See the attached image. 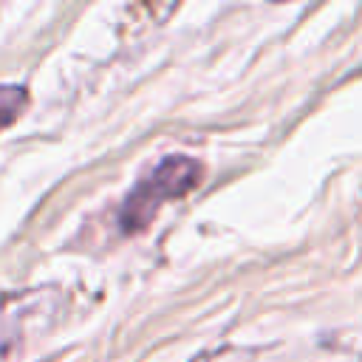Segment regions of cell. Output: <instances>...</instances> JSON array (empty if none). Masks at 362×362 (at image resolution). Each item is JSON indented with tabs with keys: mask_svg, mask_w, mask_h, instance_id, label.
I'll use <instances>...</instances> for the list:
<instances>
[{
	"mask_svg": "<svg viewBox=\"0 0 362 362\" xmlns=\"http://www.w3.org/2000/svg\"><path fill=\"white\" fill-rule=\"evenodd\" d=\"M201 175H204V167L189 156H167V158H161L127 192V198L122 204V212H119L122 232H127V235L141 232L153 221V215L158 212V206L164 201L181 198L189 189H195Z\"/></svg>",
	"mask_w": 362,
	"mask_h": 362,
	"instance_id": "1",
	"label": "cell"
},
{
	"mask_svg": "<svg viewBox=\"0 0 362 362\" xmlns=\"http://www.w3.org/2000/svg\"><path fill=\"white\" fill-rule=\"evenodd\" d=\"M25 105H28V93L23 85H0V130L8 127Z\"/></svg>",
	"mask_w": 362,
	"mask_h": 362,
	"instance_id": "2",
	"label": "cell"
}]
</instances>
